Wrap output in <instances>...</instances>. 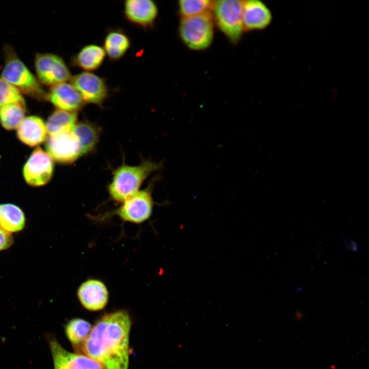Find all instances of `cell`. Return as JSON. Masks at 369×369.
I'll list each match as a JSON object with an SVG mask.
<instances>
[{
	"mask_svg": "<svg viewBox=\"0 0 369 369\" xmlns=\"http://www.w3.org/2000/svg\"><path fill=\"white\" fill-rule=\"evenodd\" d=\"M130 47L129 37L121 30H115L107 33L103 48L110 59L117 60L126 54Z\"/></svg>",
	"mask_w": 369,
	"mask_h": 369,
	"instance_id": "ffe728a7",
	"label": "cell"
},
{
	"mask_svg": "<svg viewBox=\"0 0 369 369\" xmlns=\"http://www.w3.org/2000/svg\"><path fill=\"white\" fill-rule=\"evenodd\" d=\"M91 324L81 318H74L66 324V335L74 348L80 353L81 347L92 329Z\"/></svg>",
	"mask_w": 369,
	"mask_h": 369,
	"instance_id": "7402d4cb",
	"label": "cell"
},
{
	"mask_svg": "<svg viewBox=\"0 0 369 369\" xmlns=\"http://www.w3.org/2000/svg\"><path fill=\"white\" fill-rule=\"evenodd\" d=\"M34 64L38 79L43 84L53 86L66 83L72 77L63 59L56 54H37Z\"/></svg>",
	"mask_w": 369,
	"mask_h": 369,
	"instance_id": "ba28073f",
	"label": "cell"
},
{
	"mask_svg": "<svg viewBox=\"0 0 369 369\" xmlns=\"http://www.w3.org/2000/svg\"><path fill=\"white\" fill-rule=\"evenodd\" d=\"M106 53L103 47L90 44L83 47L73 57L72 63L87 72L98 69L102 64Z\"/></svg>",
	"mask_w": 369,
	"mask_h": 369,
	"instance_id": "ac0fdd59",
	"label": "cell"
},
{
	"mask_svg": "<svg viewBox=\"0 0 369 369\" xmlns=\"http://www.w3.org/2000/svg\"><path fill=\"white\" fill-rule=\"evenodd\" d=\"M26 225V217L23 210L12 203L0 204V228L12 234L22 231Z\"/></svg>",
	"mask_w": 369,
	"mask_h": 369,
	"instance_id": "d6986e66",
	"label": "cell"
},
{
	"mask_svg": "<svg viewBox=\"0 0 369 369\" xmlns=\"http://www.w3.org/2000/svg\"><path fill=\"white\" fill-rule=\"evenodd\" d=\"M15 103H25L22 93L12 84L0 77V108Z\"/></svg>",
	"mask_w": 369,
	"mask_h": 369,
	"instance_id": "d4e9b609",
	"label": "cell"
},
{
	"mask_svg": "<svg viewBox=\"0 0 369 369\" xmlns=\"http://www.w3.org/2000/svg\"><path fill=\"white\" fill-rule=\"evenodd\" d=\"M77 122V112L56 109L48 117L46 123L49 135L71 131Z\"/></svg>",
	"mask_w": 369,
	"mask_h": 369,
	"instance_id": "44dd1931",
	"label": "cell"
},
{
	"mask_svg": "<svg viewBox=\"0 0 369 369\" xmlns=\"http://www.w3.org/2000/svg\"><path fill=\"white\" fill-rule=\"evenodd\" d=\"M343 240L350 250L353 251H357L358 250L357 244L353 240L351 239L349 241H347L344 237L343 238Z\"/></svg>",
	"mask_w": 369,
	"mask_h": 369,
	"instance_id": "4316f807",
	"label": "cell"
},
{
	"mask_svg": "<svg viewBox=\"0 0 369 369\" xmlns=\"http://www.w3.org/2000/svg\"><path fill=\"white\" fill-rule=\"evenodd\" d=\"M47 130L44 120L36 116L24 118L17 128V135L24 144L34 147L47 139Z\"/></svg>",
	"mask_w": 369,
	"mask_h": 369,
	"instance_id": "2e32d148",
	"label": "cell"
},
{
	"mask_svg": "<svg viewBox=\"0 0 369 369\" xmlns=\"http://www.w3.org/2000/svg\"><path fill=\"white\" fill-rule=\"evenodd\" d=\"M72 131L78 140L82 156L94 151L101 133L100 128L98 126L88 120H83L77 122Z\"/></svg>",
	"mask_w": 369,
	"mask_h": 369,
	"instance_id": "e0dca14e",
	"label": "cell"
},
{
	"mask_svg": "<svg viewBox=\"0 0 369 369\" xmlns=\"http://www.w3.org/2000/svg\"><path fill=\"white\" fill-rule=\"evenodd\" d=\"M54 369H105L99 362L82 353L66 350L52 335L47 336Z\"/></svg>",
	"mask_w": 369,
	"mask_h": 369,
	"instance_id": "30bf717a",
	"label": "cell"
},
{
	"mask_svg": "<svg viewBox=\"0 0 369 369\" xmlns=\"http://www.w3.org/2000/svg\"><path fill=\"white\" fill-rule=\"evenodd\" d=\"M214 1L180 0L178 3V12L181 18L189 17L210 12Z\"/></svg>",
	"mask_w": 369,
	"mask_h": 369,
	"instance_id": "cb8c5ba5",
	"label": "cell"
},
{
	"mask_svg": "<svg viewBox=\"0 0 369 369\" xmlns=\"http://www.w3.org/2000/svg\"><path fill=\"white\" fill-rule=\"evenodd\" d=\"M272 17L271 10L262 2L242 1V23L244 32L265 29L271 23Z\"/></svg>",
	"mask_w": 369,
	"mask_h": 369,
	"instance_id": "4fadbf2b",
	"label": "cell"
},
{
	"mask_svg": "<svg viewBox=\"0 0 369 369\" xmlns=\"http://www.w3.org/2000/svg\"><path fill=\"white\" fill-rule=\"evenodd\" d=\"M48 154L61 164H71L82 156L78 140L71 131L49 135L46 143Z\"/></svg>",
	"mask_w": 369,
	"mask_h": 369,
	"instance_id": "52a82bcc",
	"label": "cell"
},
{
	"mask_svg": "<svg viewBox=\"0 0 369 369\" xmlns=\"http://www.w3.org/2000/svg\"><path fill=\"white\" fill-rule=\"evenodd\" d=\"M26 112L25 103H15L0 108V122L6 130L17 128Z\"/></svg>",
	"mask_w": 369,
	"mask_h": 369,
	"instance_id": "603a6c76",
	"label": "cell"
},
{
	"mask_svg": "<svg viewBox=\"0 0 369 369\" xmlns=\"http://www.w3.org/2000/svg\"><path fill=\"white\" fill-rule=\"evenodd\" d=\"M77 295L82 305L91 311L102 310L108 301V292L106 285L96 279H89L79 286Z\"/></svg>",
	"mask_w": 369,
	"mask_h": 369,
	"instance_id": "9a60e30c",
	"label": "cell"
},
{
	"mask_svg": "<svg viewBox=\"0 0 369 369\" xmlns=\"http://www.w3.org/2000/svg\"><path fill=\"white\" fill-rule=\"evenodd\" d=\"M2 78L16 87L22 93L37 99H46V94L38 80L17 56L12 49H6Z\"/></svg>",
	"mask_w": 369,
	"mask_h": 369,
	"instance_id": "277c9868",
	"label": "cell"
},
{
	"mask_svg": "<svg viewBox=\"0 0 369 369\" xmlns=\"http://www.w3.org/2000/svg\"><path fill=\"white\" fill-rule=\"evenodd\" d=\"M211 12L215 25L230 43L237 44L244 32L242 1H214Z\"/></svg>",
	"mask_w": 369,
	"mask_h": 369,
	"instance_id": "5b68a950",
	"label": "cell"
},
{
	"mask_svg": "<svg viewBox=\"0 0 369 369\" xmlns=\"http://www.w3.org/2000/svg\"><path fill=\"white\" fill-rule=\"evenodd\" d=\"M162 166L161 162L150 159H144L140 164L134 166L122 163L114 170L108 186L110 198L116 202H123L137 193L144 181Z\"/></svg>",
	"mask_w": 369,
	"mask_h": 369,
	"instance_id": "7a4b0ae2",
	"label": "cell"
},
{
	"mask_svg": "<svg viewBox=\"0 0 369 369\" xmlns=\"http://www.w3.org/2000/svg\"><path fill=\"white\" fill-rule=\"evenodd\" d=\"M46 99L57 109L69 112H77L85 104L77 90L67 82L51 86Z\"/></svg>",
	"mask_w": 369,
	"mask_h": 369,
	"instance_id": "7c38bea8",
	"label": "cell"
},
{
	"mask_svg": "<svg viewBox=\"0 0 369 369\" xmlns=\"http://www.w3.org/2000/svg\"><path fill=\"white\" fill-rule=\"evenodd\" d=\"M71 84L79 92L85 104L101 106L108 95L104 78L90 72H83L71 77Z\"/></svg>",
	"mask_w": 369,
	"mask_h": 369,
	"instance_id": "8fae6325",
	"label": "cell"
},
{
	"mask_svg": "<svg viewBox=\"0 0 369 369\" xmlns=\"http://www.w3.org/2000/svg\"><path fill=\"white\" fill-rule=\"evenodd\" d=\"M14 242L13 237L0 228V252L10 248Z\"/></svg>",
	"mask_w": 369,
	"mask_h": 369,
	"instance_id": "484cf974",
	"label": "cell"
},
{
	"mask_svg": "<svg viewBox=\"0 0 369 369\" xmlns=\"http://www.w3.org/2000/svg\"><path fill=\"white\" fill-rule=\"evenodd\" d=\"M214 26L211 11L194 16L181 18L178 34L181 41L189 49L204 50L213 43Z\"/></svg>",
	"mask_w": 369,
	"mask_h": 369,
	"instance_id": "3957f363",
	"label": "cell"
},
{
	"mask_svg": "<svg viewBox=\"0 0 369 369\" xmlns=\"http://www.w3.org/2000/svg\"><path fill=\"white\" fill-rule=\"evenodd\" d=\"M54 172L52 158L39 147L36 148L26 162L23 174L26 182L34 187L46 184Z\"/></svg>",
	"mask_w": 369,
	"mask_h": 369,
	"instance_id": "9c48e42d",
	"label": "cell"
},
{
	"mask_svg": "<svg viewBox=\"0 0 369 369\" xmlns=\"http://www.w3.org/2000/svg\"><path fill=\"white\" fill-rule=\"evenodd\" d=\"M0 158H1V156H0Z\"/></svg>",
	"mask_w": 369,
	"mask_h": 369,
	"instance_id": "83f0119b",
	"label": "cell"
},
{
	"mask_svg": "<svg viewBox=\"0 0 369 369\" xmlns=\"http://www.w3.org/2000/svg\"><path fill=\"white\" fill-rule=\"evenodd\" d=\"M158 13L156 4L151 0H127L124 4V14L127 19L144 28L153 25Z\"/></svg>",
	"mask_w": 369,
	"mask_h": 369,
	"instance_id": "5bb4252c",
	"label": "cell"
},
{
	"mask_svg": "<svg viewBox=\"0 0 369 369\" xmlns=\"http://www.w3.org/2000/svg\"><path fill=\"white\" fill-rule=\"evenodd\" d=\"M152 181L145 189L129 197L112 213L121 219L136 223H141L151 216L153 207Z\"/></svg>",
	"mask_w": 369,
	"mask_h": 369,
	"instance_id": "8992f818",
	"label": "cell"
},
{
	"mask_svg": "<svg viewBox=\"0 0 369 369\" xmlns=\"http://www.w3.org/2000/svg\"><path fill=\"white\" fill-rule=\"evenodd\" d=\"M131 325L125 310L103 315L92 327L79 353L99 362L105 369H128Z\"/></svg>",
	"mask_w": 369,
	"mask_h": 369,
	"instance_id": "6da1fadb",
	"label": "cell"
}]
</instances>
